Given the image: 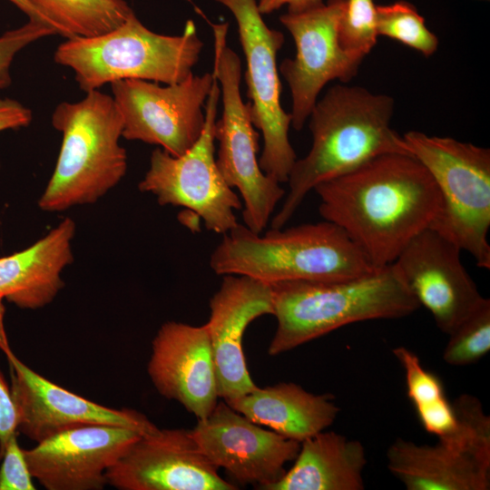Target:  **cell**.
<instances>
[{
	"label": "cell",
	"mask_w": 490,
	"mask_h": 490,
	"mask_svg": "<svg viewBox=\"0 0 490 490\" xmlns=\"http://www.w3.org/2000/svg\"><path fill=\"white\" fill-rule=\"evenodd\" d=\"M313 191L322 218L341 228L375 268L395 262L441 206L430 173L404 153L377 156Z\"/></svg>",
	"instance_id": "1"
},
{
	"label": "cell",
	"mask_w": 490,
	"mask_h": 490,
	"mask_svg": "<svg viewBox=\"0 0 490 490\" xmlns=\"http://www.w3.org/2000/svg\"><path fill=\"white\" fill-rule=\"evenodd\" d=\"M394 109L391 96L346 83L330 87L318 99L308 118L311 148L294 162L289 192L271 228H283L318 184L383 154L411 155L403 136L391 127Z\"/></svg>",
	"instance_id": "2"
},
{
	"label": "cell",
	"mask_w": 490,
	"mask_h": 490,
	"mask_svg": "<svg viewBox=\"0 0 490 490\" xmlns=\"http://www.w3.org/2000/svg\"><path fill=\"white\" fill-rule=\"evenodd\" d=\"M277 328L270 356L289 351L346 325L400 318L420 305L395 263L337 280H287L270 284Z\"/></svg>",
	"instance_id": "3"
},
{
	"label": "cell",
	"mask_w": 490,
	"mask_h": 490,
	"mask_svg": "<svg viewBox=\"0 0 490 490\" xmlns=\"http://www.w3.org/2000/svg\"><path fill=\"white\" fill-rule=\"evenodd\" d=\"M220 276H247L267 284L287 280H337L377 269L336 224L323 220L263 235L238 223L223 234L210 257Z\"/></svg>",
	"instance_id": "4"
},
{
	"label": "cell",
	"mask_w": 490,
	"mask_h": 490,
	"mask_svg": "<svg viewBox=\"0 0 490 490\" xmlns=\"http://www.w3.org/2000/svg\"><path fill=\"white\" fill-rule=\"evenodd\" d=\"M52 124L62 144L39 208L58 212L96 202L122 181L128 165L120 144L122 117L113 96L93 90L78 102L60 103Z\"/></svg>",
	"instance_id": "5"
},
{
	"label": "cell",
	"mask_w": 490,
	"mask_h": 490,
	"mask_svg": "<svg viewBox=\"0 0 490 490\" xmlns=\"http://www.w3.org/2000/svg\"><path fill=\"white\" fill-rule=\"evenodd\" d=\"M202 48L192 20L180 35H165L151 31L132 14L108 33L66 39L54 59L70 68L79 88L87 93L125 79L180 83L192 74Z\"/></svg>",
	"instance_id": "6"
},
{
	"label": "cell",
	"mask_w": 490,
	"mask_h": 490,
	"mask_svg": "<svg viewBox=\"0 0 490 490\" xmlns=\"http://www.w3.org/2000/svg\"><path fill=\"white\" fill-rule=\"evenodd\" d=\"M402 136L440 193L439 211L428 228L468 252L477 267L489 270L490 150L417 131Z\"/></svg>",
	"instance_id": "7"
},
{
	"label": "cell",
	"mask_w": 490,
	"mask_h": 490,
	"mask_svg": "<svg viewBox=\"0 0 490 490\" xmlns=\"http://www.w3.org/2000/svg\"><path fill=\"white\" fill-rule=\"evenodd\" d=\"M207 22L214 37L212 74L219 83L223 106L221 117L215 122L216 162L226 182L238 189L242 198L244 225L261 233L286 191L260 167V134L251 122L249 104L241 97V61L227 45L228 23Z\"/></svg>",
	"instance_id": "8"
},
{
	"label": "cell",
	"mask_w": 490,
	"mask_h": 490,
	"mask_svg": "<svg viewBox=\"0 0 490 490\" xmlns=\"http://www.w3.org/2000/svg\"><path fill=\"white\" fill-rule=\"evenodd\" d=\"M220 98V85L214 77L198 141L181 156L155 149L138 189L153 195L160 205L181 206L195 212L209 231L223 235L239 223L235 211L242 210L243 204L216 162L215 122Z\"/></svg>",
	"instance_id": "9"
},
{
	"label": "cell",
	"mask_w": 490,
	"mask_h": 490,
	"mask_svg": "<svg viewBox=\"0 0 490 490\" xmlns=\"http://www.w3.org/2000/svg\"><path fill=\"white\" fill-rule=\"evenodd\" d=\"M215 1L229 9L237 23L246 60L244 79L250 115L263 137L260 167L279 183L287 182L297 156L289 138L291 114L280 103L277 54L284 44V35L267 25L257 0Z\"/></svg>",
	"instance_id": "10"
},
{
	"label": "cell",
	"mask_w": 490,
	"mask_h": 490,
	"mask_svg": "<svg viewBox=\"0 0 490 490\" xmlns=\"http://www.w3.org/2000/svg\"><path fill=\"white\" fill-rule=\"evenodd\" d=\"M213 83L212 73H205L164 86L140 79L110 83L122 117V137L158 145L172 156L184 154L203 131L202 109Z\"/></svg>",
	"instance_id": "11"
},
{
	"label": "cell",
	"mask_w": 490,
	"mask_h": 490,
	"mask_svg": "<svg viewBox=\"0 0 490 490\" xmlns=\"http://www.w3.org/2000/svg\"><path fill=\"white\" fill-rule=\"evenodd\" d=\"M346 1L328 0L279 16L296 47L294 58L284 59L279 73L290 90L291 125L297 131L303 128L328 83L338 80L347 83L357 75L359 64L341 49L338 41V24Z\"/></svg>",
	"instance_id": "12"
},
{
	"label": "cell",
	"mask_w": 490,
	"mask_h": 490,
	"mask_svg": "<svg viewBox=\"0 0 490 490\" xmlns=\"http://www.w3.org/2000/svg\"><path fill=\"white\" fill-rule=\"evenodd\" d=\"M0 317V348L10 369L11 397L17 416V432L35 443L80 425L127 427L142 436L158 427L142 413L116 409L78 396L44 377L22 362L10 348Z\"/></svg>",
	"instance_id": "13"
},
{
	"label": "cell",
	"mask_w": 490,
	"mask_h": 490,
	"mask_svg": "<svg viewBox=\"0 0 490 490\" xmlns=\"http://www.w3.org/2000/svg\"><path fill=\"white\" fill-rule=\"evenodd\" d=\"M119 490H236L200 449L191 429L141 436L105 475Z\"/></svg>",
	"instance_id": "14"
},
{
	"label": "cell",
	"mask_w": 490,
	"mask_h": 490,
	"mask_svg": "<svg viewBox=\"0 0 490 490\" xmlns=\"http://www.w3.org/2000/svg\"><path fill=\"white\" fill-rule=\"evenodd\" d=\"M191 431L212 465L240 484H253L260 490L284 475L285 465L296 458L300 447L299 442L263 428L225 401L198 419Z\"/></svg>",
	"instance_id": "15"
},
{
	"label": "cell",
	"mask_w": 490,
	"mask_h": 490,
	"mask_svg": "<svg viewBox=\"0 0 490 490\" xmlns=\"http://www.w3.org/2000/svg\"><path fill=\"white\" fill-rule=\"evenodd\" d=\"M461 251L452 241L426 228L393 262L419 305L447 335L485 299L463 266Z\"/></svg>",
	"instance_id": "16"
},
{
	"label": "cell",
	"mask_w": 490,
	"mask_h": 490,
	"mask_svg": "<svg viewBox=\"0 0 490 490\" xmlns=\"http://www.w3.org/2000/svg\"><path fill=\"white\" fill-rule=\"evenodd\" d=\"M142 435L110 425H80L24 449L30 472L47 490H102L106 472Z\"/></svg>",
	"instance_id": "17"
},
{
	"label": "cell",
	"mask_w": 490,
	"mask_h": 490,
	"mask_svg": "<svg viewBox=\"0 0 490 490\" xmlns=\"http://www.w3.org/2000/svg\"><path fill=\"white\" fill-rule=\"evenodd\" d=\"M210 299L208 329L219 397L238 398L258 386L253 382L242 350L248 326L263 315L273 314L270 284L240 275H224Z\"/></svg>",
	"instance_id": "18"
},
{
	"label": "cell",
	"mask_w": 490,
	"mask_h": 490,
	"mask_svg": "<svg viewBox=\"0 0 490 490\" xmlns=\"http://www.w3.org/2000/svg\"><path fill=\"white\" fill-rule=\"evenodd\" d=\"M147 372L157 391L198 419L218 403L215 367L206 324L167 321L152 342Z\"/></svg>",
	"instance_id": "19"
},
{
	"label": "cell",
	"mask_w": 490,
	"mask_h": 490,
	"mask_svg": "<svg viewBox=\"0 0 490 490\" xmlns=\"http://www.w3.org/2000/svg\"><path fill=\"white\" fill-rule=\"evenodd\" d=\"M76 224L65 218L28 248L0 258V302L37 309L51 303L64 287L62 273L74 260Z\"/></svg>",
	"instance_id": "20"
},
{
	"label": "cell",
	"mask_w": 490,
	"mask_h": 490,
	"mask_svg": "<svg viewBox=\"0 0 490 490\" xmlns=\"http://www.w3.org/2000/svg\"><path fill=\"white\" fill-rule=\"evenodd\" d=\"M387 459L388 470L407 490L490 488V464L439 441L430 446L397 438Z\"/></svg>",
	"instance_id": "21"
},
{
	"label": "cell",
	"mask_w": 490,
	"mask_h": 490,
	"mask_svg": "<svg viewBox=\"0 0 490 490\" xmlns=\"http://www.w3.org/2000/svg\"><path fill=\"white\" fill-rule=\"evenodd\" d=\"M332 398L282 382L257 387L226 403L254 423L301 443L334 423L339 408Z\"/></svg>",
	"instance_id": "22"
},
{
	"label": "cell",
	"mask_w": 490,
	"mask_h": 490,
	"mask_svg": "<svg viewBox=\"0 0 490 490\" xmlns=\"http://www.w3.org/2000/svg\"><path fill=\"white\" fill-rule=\"evenodd\" d=\"M292 467L265 490H363L366 450L358 440L321 431L300 443Z\"/></svg>",
	"instance_id": "23"
},
{
	"label": "cell",
	"mask_w": 490,
	"mask_h": 490,
	"mask_svg": "<svg viewBox=\"0 0 490 490\" xmlns=\"http://www.w3.org/2000/svg\"><path fill=\"white\" fill-rule=\"evenodd\" d=\"M65 39L112 31L134 12L124 0H30Z\"/></svg>",
	"instance_id": "24"
},
{
	"label": "cell",
	"mask_w": 490,
	"mask_h": 490,
	"mask_svg": "<svg viewBox=\"0 0 490 490\" xmlns=\"http://www.w3.org/2000/svg\"><path fill=\"white\" fill-rule=\"evenodd\" d=\"M377 32L428 57L438 47L437 36L426 25L424 17L414 5L399 0L376 6Z\"/></svg>",
	"instance_id": "25"
},
{
	"label": "cell",
	"mask_w": 490,
	"mask_h": 490,
	"mask_svg": "<svg viewBox=\"0 0 490 490\" xmlns=\"http://www.w3.org/2000/svg\"><path fill=\"white\" fill-rule=\"evenodd\" d=\"M443 359L450 366L474 364L490 350V300L486 299L449 334Z\"/></svg>",
	"instance_id": "26"
},
{
	"label": "cell",
	"mask_w": 490,
	"mask_h": 490,
	"mask_svg": "<svg viewBox=\"0 0 490 490\" xmlns=\"http://www.w3.org/2000/svg\"><path fill=\"white\" fill-rule=\"evenodd\" d=\"M453 407L455 430L446 440L439 442L490 464V418L481 402L474 396L463 394L454 401Z\"/></svg>",
	"instance_id": "27"
},
{
	"label": "cell",
	"mask_w": 490,
	"mask_h": 490,
	"mask_svg": "<svg viewBox=\"0 0 490 490\" xmlns=\"http://www.w3.org/2000/svg\"><path fill=\"white\" fill-rule=\"evenodd\" d=\"M376 6L374 0H347L338 21V44L358 64L377 44Z\"/></svg>",
	"instance_id": "28"
},
{
	"label": "cell",
	"mask_w": 490,
	"mask_h": 490,
	"mask_svg": "<svg viewBox=\"0 0 490 490\" xmlns=\"http://www.w3.org/2000/svg\"><path fill=\"white\" fill-rule=\"evenodd\" d=\"M405 372L407 395L414 407L428 405L446 397L441 379L426 370L419 358L405 347L392 350Z\"/></svg>",
	"instance_id": "29"
},
{
	"label": "cell",
	"mask_w": 490,
	"mask_h": 490,
	"mask_svg": "<svg viewBox=\"0 0 490 490\" xmlns=\"http://www.w3.org/2000/svg\"><path fill=\"white\" fill-rule=\"evenodd\" d=\"M53 34L57 33L51 26L28 20L26 24L0 35V90L12 83L10 70L15 55L30 44Z\"/></svg>",
	"instance_id": "30"
},
{
	"label": "cell",
	"mask_w": 490,
	"mask_h": 490,
	"mask_svg": "<svg viewBox=\"0 0 490 490\" xmlns=\"http://www.w3.org/2000/svg\"><path fill=\"white\" fill-rule=\"evenodd\" d=\"M0 462V490H34V477L25 459L24 449L13 434L2 449Z\"/></svg>",
	"instance_id": "31"
},
{
	"label": "cell",
	"mask_w": 490,
	"mask_h": 490,
	"mask_svg": "<svg viewBox=\"0 0 490 490\" xmlns=\"http://www.w3.org/2000/svg\"><path fill=\"white\" fill-rule=\"evenodd\" d=\"M423 428L438 437L446 440L456 427V414L453 403L446 397L428 405L415 407Z\"/></svg>",
	"instance_id": "32"
},
{
	"label": "cell",
	"mask_w": 490,
	"mask_h": 490,
	"mask_svg": "<svg viewBox=\"0 0 490 490\" xmlns=\"http://www.w3.org/2000/svg\"><path fill=\"white\" fill-rule=\"evenodd\" d=\"M17 432V416L10 389L0 371V451Z\"/></svg>",
	"instance_id": "33"
},
{
	"label": "cell",
	"mask_w": 490,
	"mask_h": 490,
	"mask_svg": "<svg viewBox=\"0 0 490 490\" xmlns=\"http://www.w3.org/2000/svg\"><path fill=\"white\" fill-rule=\"evenodd\" d=\"M33 120L32 111L20 102L0 97V132L28 126Z\"/></svg>",
	"instance_id": "34"
},
{
	"label": "cell",
	"mask_w": 490,
	"mask_h": 490,
	"mask_svg": "<svg viewBox=\"0 0 490 490\" xmlns=\"http://www.w3.org/2000/svg\"><path fill=\"white\" fill-rule=\"evenodd\" d=\"M324 3V0H259L258 8L261 15L270 14L283 5L288 6V12L303 11Z\"/></svg>",
	"instance_id": "35"
},
{
	"label": "cell",
	"mask_w": 490,
	"mask_h": 490,
	"mask_svg": "<svg viewBox=\"0 0 490 490\" xmlns=\"http://www.w3.org/2000/svg\"><path fill=\"white\" fill-rule=\"evenodd\" d=\"M9 1L18 7L24 14H25L30 21L44 24L55 30L51 22L31 3L30 0Z\"/></svg>",
	"instance_id": "36"
},
{
	"label": "cell",
	"mask_w": 490,
	"mask_h": 490,
	"mask_svg": "<svg viewBox=\"0 0 490 490\" xmlns=\"http://www.w3.org/2000/svg\"><path fill=\"white\" fill-rule=\"evenodd\" d=\"M2 456H3V454H2V452L0 451V462H1V459H2Z\"/></svg>",
	"instance_id": "37"
}]
</instances>
